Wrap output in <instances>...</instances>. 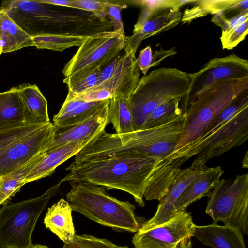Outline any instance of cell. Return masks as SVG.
I'll list each match as a JSON object with an SVG mask.
<instances>
[{
	"label": "cell",
	"mask_w": 248,
	"mask_h": 248,
	"mask_svg": "<svg viewBox=\"0 0 248 248\" xmlns=\"http://www.w3.org/2000/svg\"><path fill=\"white\" fill-rule=\"evenodd\" d=\"M160 159L138 152H129L76 164L60 181L86 182L107 190L118 189L131 195L141 207L145 206L144 194L151 175Z\"/></svg>",
	"instance_id": "obj_1"
},
{
	"label": "cell",
	"mask_w": 248,
	"mask_h": 248,
	"mask_svg": "<svg viewBox=\"0 0 248 248\" xmlns=\"http://www.w3.org/2000/svg\"><path fill=\"white\" fill-rule=\"evenodd\" d=\"M185 115L163 125L124 134H109L105 130L96 136L83 149L88 160L105 158L117 154L138 152L162 160L176 149L182 133Z\"/></svg>",
	"instance_id": "obj_2"
},
{
	"label": "cell",
	"mask_w": 248,
	"mask_h": 248,
	"mask_svg": "<svg viewBox=\"0 0 248 248\" xmlns=\"http://www.w3.org/2000/svg\"><path fill=\"white\" fill-rule=\"evenodd\" d=\"M70 184L66 198L72 211L119 232H136L144 223L133 204L111 196L104 187L84 181Z\"/></svg>",
	"instance_id": "obj_3"
},
{
	"label": "cell",
	"mask_w": 248,
	"mask_h": 248,
	"mask_svg": "<svg viewBox=\"0 0 248 248\" xmlns=\"http://www.w3.org/2000/svg\"><path fill=\"white\" fill-rule=\"evenodd\" d=\"M247 89L248 76L219 80L203 89L184 112L182 133L174 151L198 138L210 123Z\"/></svg>",
	"instance_id": "obj_4"
},
{
	"label": "cell",
	"mask_w": 248,
	"mask_h": 248,
	"mask_svg": "<svg viewBox=\"0 0 248 248\" xmlns=\"http://www.w3.org/2000/svg\"><path fill=\"white\" fill-rule=\"evenodd\" d=\"M189 74L174 68H160L140 78L130 98L134 130L140 129L147 117L161 104L187 92Z\"/></svg>",
	"instance_id": "obj_5"
},
{
	"label": "cell",
	"mask_w": 248,
	"mask_h": 248,
	"mask_svg": "<svg viewBox=\"0 0 248 248\" xmlns=\"http://www.w3.org/2000/svg\"><path fill=\"white\" fill-rule=\"evenodd\" d=\"M55 127L24 123L0 129V176H4L43 154L52 143Z\"/></svg>",
	"instance_id": "obj_6"
},
{
	"label": "cell",
	"mask_w": 248,
	"mask_h": 248,
	"mask_svg": "<svg viewBox=\"0 0 248 248\" xmlns=\"http://www.w3.org/2000/svg\"><path fill=\"white\" fill-rule=\"evenodd\" d=\"M59 182L42 195L0 208V248H30L32 234L42 212L59 189Z\"/></svg>",
	"instance_id": "obj_7"
},
{
	"label": "cell",
	"mask_w": 248,
	"mask_h": 248,
	"mask_svg": "<svg viewBox=\"0 0 248 248\" xmlns=\"http://www.w3.org/2000/svg\"><path fill=\"white\" fill-rule=\"evenodd\" d=\"M208 197L205 212L213 222L221 221L248 235V173L238 175L234 180H220Z\"/></svg>",
	"instance_id": "obj_8"
},
{
	"label": "cell",
	"mask_w": 248,
	"mask_h": 248,
	"mask_svg": "<svg viewBox=\"0 0 248 248\" xmlns=\"http://www.w3.org/2000/svg\"><path fill=\"white\" fill-rule=\"evenodd\" d=\"M125 37L112 31L88 37L65 64L63 75L66 78L95 68L102 70L124 48Z\"/></svg>",
	"instance_id": "obj_9"
},
{
	"label": "cell",
	"mask_w": 248,
	"mask_h": 248,
	"mask_svg": "<svg viewBox=\"0 0 248 248\" xmlns=\"http://www.w3.org/2000/svg\"><path fill=\"white\" fill-rule=\"evenodd\" d=\"M195 225L190 213L179 211L168 221L135 232L132 242L134 248H191Z\"/></svg>",
	"instance_id": "obj_10"
},
{
	"label": "cell",
	"mask_w": 248,
	"mask_h": 248,
	"mask_svg": "<svg viewBox=\"0 0 248 248\" xmlns=\"http://www.w3.org/2000/svg\"><path fill=\"white\" fill-rule=\"evenodd\" d=\"M248 76V62L234 54L209 60L198 72L189 74L190 83L187 93L182 99L183 113L203 89L215 81Z\"/></svg>",
	"instance_id": "obj_11"
},
{
	"label": "cell",
	"mask_w": 248,
	"mask_h": 248,
	"mask_svg": "<svg viewBox=\"0 0 248 248\" xmlns=\"http://www.w3.org/2000/svg\"><path fill=\"white\" fill-rule=\"evenodd\" d=\"M201 164L193 163L190 167L180 169L168 188L167 193L159 201L154 217L145 221L138 231H145L163 224L173 217L176 212L174 204L179 197L198 173Z\"/></svg>",
	"instance_id": "obj_12"
},
{
	"label": "cell",
	"mask_w": 248,
	"mask_h": 248,
	"mask_svg": "<svg viewBox=\"0 0 248 248\" xmlns=\"http://www.w3.org/2000/svg\"><path fill=\"white\" fill-rule=\"evenodd\" d=\"M182 15L179 8L169 9L140 24H135L133 34L125 37V52H132L136 54L142 41L176 26L181 21Z\"/></svg>",
	"instance_id": "obj_13"
},
{
	"label": "cell",
	"mask_w": 248,
	"mask_h": 248,
	"mask_svg": "<svg viewBox=\"0 0 248 248\" xmlns=\"http://www.w3.org/2000/svg\"><path fill=\"white\" fill-rule=\"evenodd\" d=\"M109 123L108 105L100 111L80 123L55 128L53 140L47 150L69 143L91 140L104 131Z\"/></svg>",
	"instance_id": "obj_14"
},
{
	"label": "cell",
	"mask_w": 248,
	"mask_h": 248,
	"mask_svg": "<svg viewBox=\"0 0 248 248\" xmlns=\"http://www.w3.org/2000/svg\"><path fill=\"white\" fill-rule=\"evenodd\" d=\"M140 71L135 54L125 52L121 56L120 63L112 77L90 90L106 89L113 95L117 93L130 98L140 79Z\"/></svg>",
	"instance_id": "obj_15"
},
{
	"label": "cell",
	"mask_w": 248,
	"mask_h": 248,
	"mask_svg": "<svg viewBox=\"0 0 248 248\" xmlns=\"http://www.w3.org/2000/svg\"><path fill=\"white\" fill-rule=\"evenodd\" d=\"M224 171L221 166L209 168L201 165L200 169L174 204L176 212L184 210L204 196H209L220 180Z\"/></svg>",
	"instance_id": "obj_16"
},
{
	"label": "cell",
	"mask_w": 248,
	"mask_h": 248,
	"mask_svg": "<svg viewBox=\"0 0 248 248\" xmlns=\"http://www.w3.org/2000/svg\"><path fill=\"white\" fill-rule=\"evenodd\" d=\"M91 140L69 143L46 150L26 177L25 184L51 175L57 167L75 156Z\"/></svg>",
	"instance_id": "obj_17"
},
{
	"label": "cell",
	"mask_w": 248,
	"mask_h": 248,
	"mask_svg": "<svg viewBox=\"0 0 248 248\" xmlns=\"http://www.w3.org/2000/svg\"><path fill=\"white\" fill-rule=\"evenodd\" d=\"M243 234L237 228L216 223L195 225L193 237L213 248H246Z\"/></svg>",
	"instance_id": "obj_18"
},
{
	"label": "cell",
	"mask_w": 248,
	"mask_h": 248,
	"mask_svg": "<svg viewBox=\"0 0 248 248\" xmlns=\"http://www.w3.org/2000/svg\"><path fill=\"white\" fill-rule=\"evenodd\" d=\"M69 202L61 198L48 208L44 219L45 227L56 234L64 244H69L76 234Z\"/></svg>",
	"instance_id": "obj_19"
},
{
	"label": "cell",
	"mask_w": 248,
	"mask_h": 248,
	"mask_svg": "<svg viewBox=\"0 0 248 248\" xmlns=\"http://www.w3.org/2000/svg\"><path fill=\"white\" fill-rule=\"evenodd\" d=\"M22 103L25 123L45 124L50 122L47 102L36 84L18 86Z\"/></svg>",
	"instance_id": "obj_20"
},
{
	"label": "cell",
	"mask_w": 248,
	"mask_h": 248,
	"mask_svg": "<svg viewBox=\"0 0 248 248\" xmlns=\"http://www.w3.org/2000/svg\"><path fill=\"white\" fill-rule=\"evenodd\" d=\"M34 46L32 38L27 34L8 16L0 11V48L1 54L15 51Z\"/></svg>",
	"instance_id": "obj_21"
},
{
	"label": "cell",
	"mask_w": 248,
	"mask_h": 248,
	"mask_svg": "<svg viewBox=\"0 0 248 248\" xmlns=\"http://www.w3.org/2000/svg\"><path fill=\"white\" fill-rule=\"evenodd\" d=\"M191 8L186 9L182 16L181 21L183 23H190L192 20L207 15L215 14L226 11L248 10V0H196Z\"/></svg>",
	"instance_id": "obj_22"
},
{
	"label": "cell",
	"mask_w": 248,
	"mask_h": 248,
	"mask_svg": "<svg viewBox=\"0 0 248 248\" xmlns=\"http://www.w3.org/2000/svg\"><path fill=\"white\" fill-rule=\"evenodd\" d=\"M25 123L18 86L0 92V129Z\"/></svg>",
	"instance_id": "obj_23"
},
{
	"label": "cell",
	"mask_w": 248,
	"mask_h": 248,
	"mask_svg": "<svg viewBox=\"0 0 248 248\" xmlns=\"http://www.w3.org/2000/svg\"><path fill=\"white\" fill-rule=\"evenodd\" d=\"M108 110L109 123L112 124L116 134L134 131L130 98L114 94L109 100Z\"/></svg>",
	"instance_id": "obj_24"
},
{
	"label": "cell",
	"mask_w": 248,
	"mask_h": 248,
	"mask_svg": "<svg viewBox=\"0 0 248 248\" xmlns=\"http://www.w3.org/2000/svg\"><path fill=\"white\" fill-rule=\"evenodd\" d=\"M43 154L9 174L1 176L0 185V207L9 202L10 199L25 184L24 180L26 177L39 161Z\"/></svg>",
	"instance_id": "obj_25"
},
{
	"label": "cell",
	"mask_w": 248,
	"mask_h": 248,
	"mask_svg": "<svg viewBox=\"0 0 248 248\" xmlns=\"http://www.w3.org/2000/svg\"><path fill=\"white\" fill-rule=\"evenodd\" d=\"M109 99L84 102L67 113L62 115L56 114L53 118V125L55 128H59L80 123L104 108L108 105Z\"/></svg>",
	"instance_id": "obj_26"
},
{
	"label": "cell",
	"mask_w": 248,
	"mask_h": 248,
	"mask_svg": "<svg viewBox=\"0 0 248 248\" xmlns=\"http://www.w3.org/2000/svg\"><path fill=\"white\" fill-rule=\"evenodd\" d=\"M181 98L165 102L156 107L147 117L141 129H148L163 125L181 115Z\"/></svg>",
	"instance_id": "obj_27"
},
{
	"label": "cell",
	"mask_w": 248,
	"mask_h": 248,
	"mask_svg": "<svg viewBox=\"0 0 248 248\" xmlns=\"http://www.w3.org/2000/svg\"><path fill=\"white\" fill-rule=\"evenodd\" d=\"M88 37L81 36L45 35L32 37L34 46L38 49L63 51L74 46H80Z\"/></svg>",
	"instance_id": "obj_28"
},
{
	"label": "cell",
	"mask_w": 248,
	"mask_h": 248,
	"mask_svg": "<svg viewBox=\"0 0 248 248\" xmlns=\"http://www.w3.org/2000/svg\"><path fill=\"white\" fill-rule=\"evenodd\" d=\"M101 70L95 68L66 77L63 82L67 85L68 91L80 94L100 83Z\"/></svg>",
	"instance_id": "obj_29"
},
{
	"label": "cell",
	"mask_w": 248,
	"mask_h": 248,
	"mask_svg": "<svg viewBox=\"0 0 248 248\" xmlns=\"http://www.w3.org/2000/svg\"><path fill=\"white\" fill-rule=\"evenodd\" d=\"M196 0H143L133 2L140 5L141 12L136 24H140L152 16L165 10L180 7L186 4L194 3Z\"/></svg>",
	"instance_id": "obj_30"
},
{
	"label": "cell",
	"mask_w": 248,
	"mask_h": 248,
	"mask_svg": "<svg viewBox=\"0 0 248 248\" xmlns=\"http://www.w3.org/2000/svg\"><path fill=\"white\" fill-rule=\"evenodd\" d=\"M62 248H128V246H118L108 239L84 234H75L73 241L64 244Z\"/></svg>",
	"instance_id": "obj_31"
},
{
	"label": "cell",
	"mask_w": 248,
	"mask_h": 248,
	"mask_svg": "<svg viewBox=\"0 0 248 248\" xmlns=\"http://www.w3.org/2000/svg\"><path fill=\"white\" fill-rule=\"evenodd\" d=\"M113 2L109 0H72L68 7L86 11L101 18H108V10Z\"/></svg>",
	"instance_id": "obj_32"
},
{
	"label": "cell",
	"mask_w": 248,
	"mask_h": 248,
	"mask_svg": "<svg viewBox=\"0 0 248 248\" xmlns=\"http://www.w3.org/2000/svg\"><path fill=\"white\" fill-rule=\"evenodd\" d=\"M248 31V21L232 28L220 39L223 49L231 50L245 39Z\"/></svg>",
	"instance_id": "obj_33"
},
{
	"label": "cell",
	"mask_w": 248,
	"mask_h": 248,
	"mask_svg": "<svg viewBox=\"0 0 248 248\" xmlns=\"http://www.w3.org/2000/svg\"><path fill=\"white\" fill-rule=\"evenodd\" d=\"M126 7L127 5L125 4L113 2L108 7L107 11L108 19L110 21L113 29L112 31L124 36L125 35L122 20L121 12Z\"/></svg>",
	"instance_id": "obj_34"
},
{
	"label": "cell",
	"mask_w": 248,
	"mask_h": 248,
	"mask_svg": "<svg viewBox=\"0 0 248 248\" xmlns=\"http://www.w3.org/2000/svg\"><path fill=\"white\" fill-rule=\"evenodd\" d=\"M153 60V53L150 45L142 49L139 57L137 58V62L140 70L145 76L148 70L152 67Z\"/></svg>",
	"instance_id": "obj_35"
},
{
	"label": "cell",
	"mask_w": 248,
	"mask_h": 248,
	"mask_svg": "<svg viewBox=\"0 0 248 248\" xmlns=\"http://www.w3.org/2000/svg\"><path fill=\"white\" fill-rule=\"evenodd\" d=\"M120 60L121 56H118L101 70L99 84L112 77L118 67Z\"/></svg>",
	"instance_id": "obj_36"
},
{
	"label": "cell",
	"mask_w": 248,
	"mask_h": 248,
	"mask_svg": "<svg viewBox=\"0 0 248 248\" xmlns=\"http://www.w3.org/2000/svg\"><path fill=\"white\" fill-rule=\"evenodd\" d=\"M174 48H172L168 50H165L160 48L159 51L156 50L153 55V60L151 67L158 66L160 62L164 59L175 55L176 53Z\"/></svg>",
	"instance_id": "obj_37"
},
{
	"label": "cell",
	"mask_w": 248,
	"mask_h": 248,
	"mask_svg": "<svg viewBox=\"0 0 248 248\" xmlns=\"http://www.w3.org/2000/svg\"><path fill=\"white\" fill-rule=\"evenodd\" d=\"M72 0H36L39 3L68 7Z\"/></svg>",
	"instance_id": "obj_38"
},
{
	"label": "cell",
	"mask_w": 248,
	"mask_h": 248,
	"mask_svg": "<svg viewBox=\"0 0 248 248\" xmlns=\"http://www.w3.org/2000/svg\"><path fill=\"white\" fill-rule=\"evenodd\" d=\"M242 167L244 168H248V151H246L244 159L242 161Z\"/></svg>",
	"instance_id": "obj_39"
},
{
	"label": "cell",
	"mask_w": 248,
	"mask_h": 248,
	"mask_svg": "<svg viewBox=\"0 0 248 248\" xmlns=\"http://www.w3.org/2000/svg\"><path fill=\"white\" fill-rule=\"evenodd\" d=\"M30 248H49L47 246L41 244H33Z\"/></svg>",
	"instance_id": "obj_40"
},
{
	"label": "cell",
	"mask_w": 248,
	"mask_h": 248,
	"mask_svg": "<svg viewBox=\"0 0 248 248\" xmlns=\"http://www.w3.org/2000/svg\"><path fill=\"white\" fill-rule=\"evenodd\" d=\"M1 176H0V185L1 184Z\"/></svg>",
	"instance_id": "obj_41"
},
{
	"label": "cell",
	"mask_w": 248,
	"mask_h": 248,
	"mask_svg": "<svg viewBox=\"0 0 248 248\" xmlns=\"http://www.w3.org/2000/svg\"><path fill=\"white\" fill-rule=\"evenodd\" d=\"M1 54H1V49H0V56Z\"/></svg>",
	"instance_id": "obj_42"
},
{
	"label": "cell",
	"mask_w": 248,
	"mask_h": 248,
	"mask_svg": "<svg viewBox=\"0 0 248 248\" xmlns=\"http://www.w3.org/2000/svg\"><path fill=\"white\" fill-rule=\"evenodd\" d=\"M1 7H0V11L1 10Z\"/></svg>",
	"instance_id": "obj_43"
}]
</instances>
